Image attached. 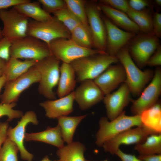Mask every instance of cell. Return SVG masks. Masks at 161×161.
I'll use <instances>...</instances> for the list:
<instances>
[{
    "instance_id": "38",
    "label": "cell",
    "mask_w": 161,
    "mask_h": 161,
    "mask_svg": "<svg viewBox=\"0 0 161 161\" xmlns=\"http://www.w3.org/2000/svg\"><path fill=\"white\" fill-rule=\"evenodd\" d=\"M128 1L130 7L136 11L142 10L152 7L151 3L148 0H130Z\"/></svg>"
},
{
    "instance_id": "33",
    "label": "cell",
    "mask_w": 161,
    "mask_h": 161,
    "mask_svg": "<svg viewBox=\"0 0 161 161\" xmlns=\"http://www.w3.org/2000/svg\"><path fill=\"white\" fill-rule=\"evenodd\" d=\"M18 151L16 145L7 137L0 150V161H18Z\"/></svg>"
},
{
    "instance_id": "39",
    "label": "cell",
    "mask_w": 161,
    "mask_h": 161,
    "mask_svg": "<svg viewBox=\"0 0 161 161\" xmlns=\"http://www.w3.org/2000/svg\"><path fill=\"white\" fill-rule=\"evenodd\" d=\"M152 27L154 34L160 39L161 37V14L158 11L153 16Z\"/></svg>"
},
{
    "instance_id": "26",
    "label": "cell",
    "mask_w": 161,
    "mask_h": 161,
    "mask_svg": "<svg viewBox=\"0 0 161 161\" xmlns=\"http://www.w3.org/2000/svg\"><path fill=\"white\" fill-rule=\"evenodd\" d=\"M86 149L81 143L73 142L58 149L56 153L61 161H87L84 155Z\"/></svg>"
},
{
    "instance_id": "17",
    "label": "cell",
    "mask_w": 161,
    "mask_h": 161,
    "mask_svg": "<svg viewBox=\"0 0 161 161\" xmlns=\"http://www.w3.org/2000/svg\"><path fill=\"white\" fill-rule=\"evenodd\" d=\"M74 92V100L82 110L87 109L103 100L104 95L92 80H86Z\"/></svg>"
},
{
    "instance_id": "23",
    "label": "cell",
    "mask_w": 161,
    "mask_h": 161,
    "mask_svg": "<svg viewBox=\"0 0 161 161\" xmlns=\"http://www.w3.org/2000/svg\"><path fill=\"white\" fill-rule=\"evenodd\" d=\"M37 61L30 59L23 61L10 57L7 61L4 73L6 77L7 82L13 80L23 75L34 66Z\"/></svg>"
},
{
    "instance_id": "35",
    "label": "cell",
    "mask_w": 161,
    "mask_h": 161,
    "mask_svg": "<svg viewBox=\"0 0 161 161\" xmlns=\"http://www.w3.org/2000/svg\"><path fill=\"white\" fill-rule=\"evenodd\" d=\"M42 8L49 13H53L66 7V5L64 0H38Z\"/></svg>"
},
{
    "instance_id": "10",
    "label": "cell",
    "mask_w": 161,
    "mask_h": 161,
    "mask_svg": "<svg viewBox=\"0 0 161 161\" xmlns=\"http://www.w3.org/2000/svg\"><path fill=\"white\" fill-rule=\"evenodd\" d=\"M40 79V73L34 65L21 76L7 82L4 92L0 96V103H16L24 91L33 84L39 82Z\"/></svg>"
},
{
    "instance_id": "2",
    "label": "cell",
    "mask_w": 161,
    "mask_h": 161,
    "mask_svg": "<svg viewBox=\"0 0 161 161\" xmlns=\"http://www.w3.org/2000/svg\"><path fill=\"white\" fill-rule=\"evenodd\" d=\"M126 73L125 83L131 93L140 95L145 85L153 78V72L149 69L141 70L132 59L127 46L121 49L116 55Z\"/></svg>"
},
{
    "instance_id": "27",
    "label": "cell",
    "mask_w": 161,
    "mask_h": 161,
    "mask_svg": "<svg viewBox=\"0 0 161 161\" xmlns=\"http://www.w3.org/2000/svg\"><path fill=\"white\" fill-rule=\"evenodd\" d=\"M87 114L76 116H63L57 119L60 126L62 139L67 144L73 141V138L77 127Z\"/></svg>"
},
{
    "instance_id": "37",
    "label": "cell",
    "mask_w": 161,
    "mask_h": 161,
    "mask_svg": "<svg viewBox=\"0 0 161 161\" xmlns=\"http://www.w3.org/2000/svg\"><path fill=\"white\" fill-rule=\"evenodd\" d=\"M11 41L4 38H0V58L7 61L10 58V49Z\"/></svg>"
},
{
    "instance_id": "34",
    "label": "cell",
    "mask_w": 161,
    "mask_h": 161,
    "mask_svg": "<svg viewBox=\"0 0 161 161\" xmlns=\"http://www.w3.org/2000/svg\"><path fill=\"white\" fill-rule=\"evenodd\" d=\"M16 105V103L10 104L0 103V117L6 116L7 117L8 122L13 119L21 118L24 115L23 112L13 108Z\"/></svg>"
},
{
    "instance_id": "8",
    "label": "cell",
    "mask_w": 161,
    "mask_h": 161,
    "mask_svg": "<svg viewBox=\"0 0 161 161\" xmlns=\"http://www.w3.org/2000/svg\"><path fill=\"white\" fill-rule=\"evenodd\" d=\"M48 45L52 55L63 63L68 64L80 58L106 52L82 47L71 39L57 38L51 41Z\"/></svg>"
},
{
    "instance_id": "32",
    "label": "cell",
    "mask_w": 161,
    "mask_h": 161,
    "mask_svg": "<svg viewBox=\"0 0 161 161\" xmlns=\"http://www.w3.org/2000/svg\"><path fill=\"white\" fill-rule=\"evenodd\" d=\"M52 13L70 32L81 24L79 20L66 6Z\"/></svg>"
},
{
    "instance_id": "3",
    "label": "cell",
    "mask_w": 161,
    "mask_h": 161,
    "mask_svg": "<svg viewBox=\"0 0 161 161\" xmlns=\"http://www.w3.org/2000/svg\"><path fill=\"white\" fill-rule=\"evenodd\" d=\"M142 125L140 115L128 116L125 111L110 121L106 117H102L100 120L99 128L96 134L95 143L97 146H102L105 142L123 131Z\"/></svg>"
},
{
    "instance_id": "41",
    "label": "cell",
    "mask_w": 161,
    "mask_h": 161,
    "mask_svg": "<svg viewBox=\"0 0 161 161\" xmlns=\"http://www.w3.org/2000/svg\"><path fill=\"white\" fill-rule=\"evenodd\" d=\"M30 0H0V10L30 1Z\"/></svg>"
},
{
    "instance_id": "48",
    "label": "cell",
    "mask_w": 161,
    "mask_h": 161,
    "mask_svg": "<svg viewBox=\"0 0 161 161\" xmlns=\"http://www.w3.org/2000/svg\"><path fill=\"white\" fill-rule=\"evenodd\" d=\"M154 3L157 6L160 7L161 6V0H155L154 1Z\"/></svg>"
},
{
    "instance_id": "50",
    "label": "cell",
    "mask_w": 161,
    "mask_h": 161,
    "mask_svg": "<svg viewBox=\"0 0 161 161\" xmlns=\"http://www.w3.org/2000/svg\"><path fill=\"white\" fill-rule=\"evenodd\" d=\"M87 161H90V160H87ZM109 161L107 159H106V160H104L103 161Z\"/></svg>"
},
{
    "instance_id": "1",
    "label": "cell",
    "mask_w": 161,
    "mask_h": 161,
    "mask_svg": "<svg viewBox=\"0 0 161 161\" xmlns=\"http://www.w3.org/2000/svg\"><path fill=\"white\" fill-rule=\"evenodd\" d=\"M118 60L116 56L106 52L79 58L70 64L77 76V81L95 79L108 67Z\"/></svg>"
},
{
    "instance_id": "15",
    "label": "cell",
    "mask_w": 161,
    "mask_h": 161,
    "mask_svg": "<svg viewBox=\"0 0 161 161\" xmlns=\"http://www.w3.org/2000/svg\"><path fill=\"white\" fill-rule=\"evenodd\" d=\"M102 18L106 32V52L109 55L116 56L136 34L122 30L106 16Z\"/></svg>"
},
{
    "instance_id": "13",
    "label": "cell",
    "mask_w": 161,
    "mask_h": 161,
    "mask_svg": "<svg viewBox=\"0 0 161 161\" xmlns=\"http://www.w3.org/2000/svg\"><path fill=\"white\" fill-rule=\"evenodd\" d=\"M18 122L14 128L9 127L7 131V138L14 142L18 147L21 157L24 160L32 161L33 155L28 152L24 146V140L27 125L31 123L34 125L38 123L35 112L32 111L27 112Z\"/></svg>"
},
{
    "instance_id": "14",
    "label": "cell",
    "mask_w": 161,
    "mask_h": 161,
    "mask_svg": "<svg viewBox=\"0 0 161 161\" xmlns=\"http://www.w3.org/2000/svg\"><path fill=\"white\" fill-rule=\"evenodd\" d=\"M86 9L94 47L106 52V30L99 6L92 4L87 6Z\"/></svg>"
},
{
    "instance_id": "30",
    "label": "cell",
    "mask_w": 161,
    "mask_h": 161,
    "mask_svg": "<svg viewBox=\"0 0 161 161\" xmlns=\"http://www.w3.org/2000/svg\"><path fill=\"white\" fill-rule=\"evenodd\" d=\"M71 34L70 39L79 46L87 49L94 47L90 30L82 24L75 27Z\"/></svg>"
},
{
    "instance_id": "18",
    "label": "cell",
    "mask_w": 161,
    "mask_h": 161,
    "mask_svg": "<svg viewBox=\"0 0 161 161\" xmlns=\"http://www.w3.org/2000/svg\"><path fill=\"white\" fill-rule=\"evenodd\" d=\"M126 80L124 69L120 64H117L110 66L93 81L105 95Z\"/></svg>"
},
{
    "instance_id": "42",
    "label": "cell",
    "mask_w": 161,
    "mask_h": 161,
    "mask_svg": "<svg viewBox=\"0 0 161 161\" xmlns=\"http://www.w3.org/2000/svg\"><path fill=\"white\" fill-rule=\"evenodd\" d=\"M9 127L8 121L4 122H0V150L7 137V131Z\"/></svg>"
},
{
    "instance_id": "6",
    "label": "cell",
    "mask_w": 161,
    "mask_h": 161,
    "mask_svg": "<svg viewBox=\"0 0 161 161\" xmlns=\"http://www.w3.org/2000/svg\"><path fill=\"white\" fill-rule=\"evenodd\" d=\"M27 35L37 38L48 45L52 40L58 38L70 39V32L55 16L47 21L29 20Z\"/></svg>"
},
{
    "instance_id": "22",
    "label": "cell",
    "mask_w": 161,
    "mask_h": 161,
    "mask_svg": "<svg viewBox=\"0 0 161 161\" xmlns=\"http://www.w3.org/2000/svg\"><path fill=\"white\" fill-rule=\"evenodd\" d=\"M60 72L57 94L59 98H61L71 93L76 83L75 71L70 64L63 63L60 66Z\"/></svg>"
},
{
    "instance_id": "31",
    "label": "cell",
    "mask_w": 161,
    "mask_h": 161,
    "mask_svg": "<svg viewBox=\"0 0 161 161\" xmlns=\"http://www.w3.org/2000/svg\"><path fill=\"white\" fill-rule=\"evenodd\" d=\"M67 7L79 20L81 24L90 30L85 4L83 0H64Z\"/></svg>"
},
{
    "instance_id": "46",
    "label": "cell",
    "mask_w": 161,
    "mask_h": 161,
    "mask_svg": "<svg viewBox=\"0 0 161 161\" xmlns=\"http://www.w3.org/2000/svg\"><path fill=\"white\" fill-rule=\"evenodd\" d=\"M6 82L7 78L6 76L5 75H4L0 78V93L2 88L4 86Z\"/></svg>"
},
{
    "instance_id": "16",
    "label": "cell",
    "mask_w": 161,
    "mask_h": 161,
    "mask_svg": "<svg viewBox=\"0 0 161 161\" xmlns=\"http://www.w3.org/2000/svg\"><path fill=\"white\" fill-rule=\"evenodd\" d=\"M130 91L125 82L116 91L104 96L103 99L106 109L107 117L112 120L119 116L131 101Z\"/></svg>"
},
{
    "instance_id": "29",
    "label": "cell",
    "mask_w": 161,
    "mask_h": 161,
    "mask_svg": "<svg viewBox=\"0 0 161 161\" xmlns=\"http://www.w3.org/2000/svg\"><path fill=\"white\" fill-rule=\"evenodd\" d=\"M134 149L139 155L161 154V134L150 135L144 142L136 144Z\"/></svg>"
},
{
    "instance_id": "40",
    "label": "cell",
    "mask_w": 161,
    "mask_h": 161,
    "mask_svg": "<svg viewBox=\"0 0 161 161\" xmlns=\"http://www.w3.org/2000/svg\"><path fill=\"white\" fill-rule=\"evenodd\" d=\"M161 65V46L160 44L148 60L147 65L150 66H158Z\"/></svg>"
},
{
    "instance_id": "7",
    "label": "cell",
    "mask_w": 161,
    "mask_h": 161,
    "mask_svg": "<svg viewBox=\"0 0 161 161\" xmlns=\"http://www.w3.org/2000/svg\"><path fill=\"white\" fill-rule=\"evenodd\" d=\"M160 45L159 38L154 34L140 32L126 46L132 59L136 65L141 68L147 65L148 60Z\"/></svg>"
},
{
    "instance_id": "21",
    "label": "cell",
    "mask_w": 161,
    "mask_h": 161,
    "mask_svg": "<svg viewBox=\"0 0 161 161\" xmlns=\"http://www.w3.org/2000/svg\"><path fill=\"white\" fill-rule=\"evenodd\" d=\"M24 140L26 141L43 142L55 146L58 149L64 145L61 129L58 124L53 127H48L45 130L42 131L26 133Z\"/></svg>"
},
{
    "instance_id": "4",
    "label": "cell",
    "mask_w": 161,
    "mask_h": 161,
    "mask_svg": "<svg viewBox=\"0 0 161 161\" xmlns=\"http://www.w3.org/2000/svg\"><path fill=\"white\" fill-rule=\"evenodd\" d=\"M60 61L52 55L37 61L35 65L40 75L38 92L49 100L56 98L53 89L59 81Z\"/></svg>"
},
{
    "instance_id": "47",
    "label": "cell",
    "mask_w": 161,
    "mask_h": 161,
    "mask_svg": "<svg viewBox=\"0 0 161 161\" xmlns=\"http://www.w3.org/2000/svg\"><path fill=\"white\" fill-rule=\"evenodd\" d=\"M41 161H61L59 159L57 160L52 161L49 159L48 156H45Z\"/></svg>"
},
{
    "instance_id": "49",
    "label": "cell",
    "mask_w": 161,
    "mask_h": 161,
    "mask_svg": "<svg viewBox=\"0 0 161 161\" xmlns=\"http://www.w3.org/2000/svg\"><path fill=\"white\" fill-rule=\"evenodd\" d=\"M3 37L2 35V30L0 28V38Z\"/></svg>"
},
{
    "instance_id": "45",
    "label": "cell",
    "mask_w": 161,
    "mask_h": 161,
    "mask_svg": "<svg viewBox=\"0 0 161 161\" xmlns=\"http://www.w3.org/2000/svg\"><path fill=\"white\" fill-rule=\"evenodd\" d=\"M7 61L0 58V78L4 75Z\"/></svg>"
},
{
    "instance_id": "24",
    "label": "cell",
    "mask_w": 161,
    "mask_h": 161,
    "mask_svg": "<svg viewBox=\"0 0 161 161\" xmlns=\"http://www.w3.org/2000/svg\"><path fill=\"white\" fill-rule=\"evenodd\" d=\"M13 7L26 17L31 18L38 21H47L53 17L41 7L38 1L32 2L31 1Z\"/></svg>"
},
{
    "instance_id": "11",
    "label": "cell",
    "mask_w": 161,
    "mask_h": 161,
    "mask_svg": "<svg viewBox=\"0 0 161 161\" xmlns=\"http://www.w3.org/2000/svg\"><path fill=\"white\" fill-rule=\"evenodd\" d=\"M153 134L156 133L142 125L123 131L105 142L102 146L105 152L114 155L121 145L142 143Z\"/></svg>"
},
{
    "instance_id": "12",
    "label": "cell",
    "mask_w": 161,
    "mask_h": 161,
    "mask_svg": "<svg viewBox=\"0 0 161 161\" xmlns=\"http://www.w3.org/2000/svg\"><path fill=\"white\" fill-rule=\"evenodd\" d=\"M161 93V70L158 66L155 70L151 81L143 91L140 96L136 100H131V112L134 115H140L158 102Z\"/></svg>"
},
{
    "instance_id": "20",
    "label": "cell",
    "mask_w": 161,
    "mask_h": 161,
    "mask_svg": "<svg viewBox=\"0 0 161 161\" xmlns=\"http://www.w3.org/2000/svg\"><path fill=\"white\" fill-rule=\"evenodd\" d=\"M99 6L106 16L119 27L136 34L141 32L137 26L126 13L101 3Z\"/></svg>"
},
{
    "instance_id": "44",
    "label": "cell",
    "mask_w": 161,
    "mask_h": 161,
    "mask_svg": "<svg viewBox=\"0 0 161 161\" xmlns=\"http://www.w3.org/2000/svg\"><path fill=\"white\" fill-rule=\"evenodd\" d=\"M137 157L142 161H161V154L139 155Z\"/></svg>"
},
{
    "instance_id": "5",
    "label": "cell",
    "mask_w": 161,
    "mask_h": 161,
    "mask_svg": "<svg viewBox=\"0 0 161 161\" xmlns=\"http://www.w3.org/2000/svg\"><path fill=\"white\" fill-rule=\"evenodd\" d=\"M52 55L48 45L33 36L27 35L11 42V57L38 61Z\"/></svg>"
},
{
    "instance_id": "25",
    "label": "cell",
    "mask_w": 161,
    "mask_h": 161,
    "mask_svg": "<svg viewBox=\"0 0 161 161\" xmlns=\"http://www.w3.org/2000/svg\"><path fill=\"white\" fill-rule=\"evenodd\" d=\"M143 125L156 134L161 133V105L157 102L140 115Z\"/></svg>"
},
{
    "instance_id": "9",
    "label": "cell",
    "mask_w": 161,
    "mask_h": 161,
    "mask_svg": "<svg viewBox=\"0 0 161 161\" xmlns=\"http://www.w3.org/2000/svg\"><path fill=\"white\" fill-rule=\"evenodd\" d=\"M0 19L3 24V37L12 42L27 36L29 18L13 7L0 10Z\"/></svg>"
},
{
    "instance_id": "19",
    "label": "cell",
    "mask_w": 161,
    "mask_h": 161,
    "mask_svg": "<svg viewBox=\"0 0 161 161\" xmlns=\"http://www.w3.org/2000/svg\"><path fill=\"white\" fill-rule=\"evenodd\" d=\"M74 100V92L57 100H48L40 103L39 105L44 109L45 116L52 119L67 116L73 111Z\"/></svg>"
},
{
    "instance_id": "36",
    "label": "cell",
    "mask_w": 161,
    "mask_h": 161,
    "mask_svg": "<svg viewBox=\"0 0 161 161\" xmlns=\"http://www.w3.org/2000/svg\"><path fill=\"white\" fill-rule=\"evenodd\" d=\"M101 3L108 5L116 10L126 13L130 9L128 0H101Z\"/></svg>"
},
{
    "instance_id": "28",
    "label": "cell",
    "mask_w": 161,
    "mask_h": 161,
    "mask_svg": "<svg viewBox=\"0 0 161 161\" xmlns=\"http://www.w3.org/2000/svg\"><path fill=\"white\" fill-rule=\"evenodd\" d=\"M149 8L138 11L131 8L126 14L137 26L141 32L154 34L152 27L153 16Z\"/></svg>"
},
{
    "instance_id": "43",
    "label": "cell",
    "mask_w": 161,
    "mask_h": 161,
    "mask_svg": "<svg viewBox=\"0 0 161 161\" xmlns=\"http://www.w3.org/2000/svg\"><path fill=\"white\" fill-rule=\"evenodd\" d=\"M121 160V161H142L134 155L126 154L120 148L115 153Z\"/></svg>"
}]
</instances>
